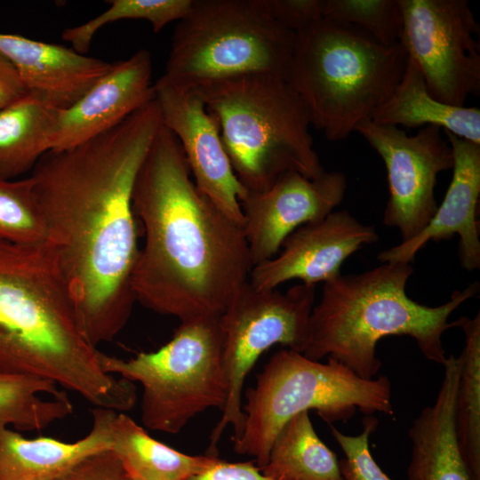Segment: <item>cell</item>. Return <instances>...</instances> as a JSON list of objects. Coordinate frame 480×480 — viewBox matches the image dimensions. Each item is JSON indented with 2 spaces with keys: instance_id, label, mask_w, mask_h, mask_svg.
Listing matches in <instances>:
<instances>
[{
  "instance_id": "cell-1",
  "label": "cell",
  "mask_w": 480,
  "mask_h": 480,
  "mask_svg": "<svg viewBox=\"0 0 480 480\" xmlns=\"http://www.w3.org/2000/svg\"><path fill=\"white\" fill-rule=\"evenodd\" d=\"M156 98L103 133L50 150L29 176L45 230L83 330L94 345L126 325L138 258L132 193L162 125Z\"/></svg>"
},
{
  "instance_id": "cell-2",
  "label": "cell",
  "mask_w": 480,
  "mask_h": 480,
  "mask_svg": "<svg viewBox=\"0 0 480 480\" xmlns=\"http://www.w3.org/2000/svg\"><path fill=\"white\" fill-rule=\"evenodd\" d=\"M132 206L145 236L132 277L136 301L180 322L219 317L253 264L243 227L197 188L164 124L137 174Z\"/></svg>"
},
{
  "instance_id": "cell-3",
  "label": "cell",
  "mask_w": 480,
  "mask_h": 480,
  "mask_svg": "<svg viewBox=\"0 0 480 480\" xmlns=\"http://www.w3.org/2000/svg\"><path fill=\"white\" fill-rule=\"evenodd\" d=\"M47 241L0 239V372L52 380L95 407L127 412L135 385L107 373Z\"/></svg>"
},
{
  "instance_id": "cell-4",
  "label": "cell",
  "mask_w": 480,
  "mask_h": 480,
  "mask_svg": "<svg viewBox=\"0 0 480 480\" xmlns=\"http://www.w3.org/2000/svg\"><path fill=\"white\" fill-rule=\"evenodd\" d=\"M411 263L384 262L361 274L340 275L325 282L310 319L306 357L332 358L364 379L380 371L377 343L390 335L412 338L431 362L444 365V332L454 323L452 313L479 291L477 282L456 290L445 303L429 307L406 293Z\"/></svg>"
},
{
  "instance_id": "cell-5",
  "label": "cell",
  "mask_w": 480,
  "mask_h": 480,
  "mask_svg": "<svg viewBox=\"0 0 480 480\" xmlns=\"http://www.w3.org/2000/svg\"><path fill=\"white\" fill-rule=\"evenodd\" d=\"M406 62L400 43L386 46L358 28L323 18L295 33L285 80L311 126L337 141L387 100Z\"/></svg>"
},
{
  "instance_id": "cell-6",
  "label": "cell",
  "mask_w": 480,
  "mask_h": 480,
  "mask_svg": "<svg viewBox=\"0 0 480 480\" xmlns=\"http://www.w3.org/2000/svg\"><path fill=\"white\" fill-rule=\"evenodd\" d=\"M190 89L215 118L247 192L263 191L288 172L309 179L325 172L314 148L308 113L284 77L252 74Z\"/></svg>"
},
{
  "instance_id": "cell-7",
  "label": "cell",
  "mask_w": 480,
  "mask_h": 480,
  "mask_svg": "<svg viewBox=\"0 0 480 480\" xmlns=\"http://www.w3.org/2000/svg\"><path fill=\"white\" fill-rule=\"evenodd\" d=\"M242 433L232 438L234 451L255 458L261 469L271 444L294 415L315 410L326 422L346 420L358 410L394 415L389 379H364L341 363L311 360L284 348L275 353L245 392Z\"/></svg>"
},
{
  "instance_id": "cell-8",
  "label": "cell",
  "mask_w": 480,
  "mask_h": 480,
  "mask_svg": "<svg viewBox=\"0 0 480 480\" xmlns=\"http://www.w3.org/2000/svg\"><path fill=\"white\" fill-rule=\"evenodd\" d=\"M295 33L276 22L263 0H194L178 21L156 85L190 89L269 74L285 79Z\"/></svg>"
},
{
  "instance_id": "cell-9",
  "label": "cell",
  "mask_w": 480,
  "mask_h": 480,
  "mask_svg": "<svg viewBox=\"0 0 480 480\" xmlns=\"http://www.w3.org/2000/svg\"><path fill=\"white\" fill-rule=\"evenodd\" d=\"M219 317L181 321L165 345L130 359L100 352L107 373L141 384V421L147 428L175 435L205 410L222 411L226 380Z\"/></svg>"
},
{
  "instance_id": "cell-10",
  "label": "cell",
  "mask_w": 480,
  "mask_h": 480,
  "mask_svg": "<svg viewBox=\"0 0 480 480\" xmlns=\"http://www.w3.org/2000/svg\"><path fill=\"white\" fill-rule=\"evenodd\" d=\"M315 288L300 283L282 292L277 289L257 290L248 283L220 316L226 402L220 420L212 431L206 454L217 456V446L228 426L234 429L231 439L242 433L243 388L259 357L276 344L304 352Z\"/></svg>"
},
{
  "instance_id": "cell-11",
  "label": "cell",
  "mask_w": 480,
  "mask_h": 480,
  "mask_svg": "<svg viewBox=\"0 0 480 480\" xmlns=\"http://www.w3.org/2000/svg\"><path fill=\"white\" fill-rule=\"evenodd\" d=\"M399 43L437 100L463 107L480 93L477 22L467 0H397Z\"/></svg>"
},
{
  "instance_id": "cell-12",
  "label": "cell",
  "mask_w": 480,
  "mask_h": 480,
  "mask_svg": "<svg viewBox=\"0 0 480 480\" xmlns=\"http://www.w3.org/2000/svg\"><path fill=\"white\" fill-rule=\"evenodd\" d=\"M358 132L385 164L389 197L383 223L396 228L408 241L420 234L437 209L435 188L439 172L452 169L453 154L443 130L424 126L414 135L399 127L370 119L358 124Z\"/></svg>"
},
{
  "instance_id": "cell-13",
  "label": "cell",
  "mask_w": 480,
  "mask_h": 480,
  "mask_svg": "<svg viewBox=\"0 0 480 480\" xmlns=\"http://www.w3.org/2000/svg\"><path fill=\"white\" fill-rule=\"evenodd\" d=\"M347 180L340 172L309 179L288 172L241 201L243 230L253 266L273 258L298 228L327 216L342 202Z\"/></svg>"
},
{
  "instance_id": "cell-14",
  "label": "cell",
  "mask_w": 480,
  "mask_h": 480,
  "mask_svg": "<svg viewBox=\"0 0 480 480\" xmlns=\"http://www.w3.org/2000/svg\"><path fill=\"white\" fill-rule=\"evenodd\" d=\"M163 124L178 139L197 188L243 227L241 201L247 190L236 178L215 118L195 89L154 84Z\"/></svg>"
},
{
  "instance_id": "cell-15",
  "label": "cell",
  "mask_w": 480,
  "mask_h": 480,
  "mask_svg": "<svg viewBox=\"0 0 480 480\" xmlns=\"http://www.w3.org/2000/svg\"><path fill=\"white\" fill-rule=\"evenodd\" d=\"M373 227L348 211H333L291 233L273 258L252 267L249 284L272 290L290 280L316 285L340 275L343 262L365 244L378 241Z\"/></svg>"
},
{
  "instance_id": "cell-16",
  "label": "cell",
  "mask_w": 480,
  "mask_h": 480,
  "mask_svg": "<svg viewBox=\"0 0 480 480\" xmlns=\"http://www.w3.org/2000/svg\"><path fill=\"white\" fill-rule=\"evenodd\" d=\"M151 76V55L145 49L113 62L110 70L84 96L60 110L50 150H62L85 142L153 100L156 94Z\"/></svg>"
},
{
  "instance_id": "cell-17",
  "label": "cell",
  "mask_w": 480,
  "mask_h": 480,
  "mask_svg": "<svg viewBox=\"0 0 480 480\" xmlns=\"http://www.w3.org/2000/svg\"><path fill=\"white\" fill-rule=\"evenodd\" d=\"M443 132L453 154L452 178L444 200L420 234L379 253L382 263H410L429 241L450 240L457 234L461 267L468 271L480 268V145Z\"/></svg>"
},
{
  "instance_id": "cell-18",
  "label": "cell",
  "mask_w": 480,
  "mask_h": 480,
  "mask_svg": "<svg viewBox=\"0 0 480 480\" xmlns=\"http://www.w3.org/2000/svg\"><path fill=\"white\" fill-rule=\"evenodd\" d=\"M0 53L16 68L28 93L60 110L74 105L113 65L64 45L1 32Z\"/></svg>"
},
{
  "instance_id": "cell-19",
  "label": "cell",
  "mask_w": 480,
  "mask_h": 480,
  "mask_svg": "<svg viewBox=\"0 0 480 480\" xmlns=\"http://www.w3.org/2000/svg\"><path fill=\"white\" fill-rule=\"evenodd\" d=\"M433 404L425 407L408 430L411 460L408 480H474L460 451L455 426V401L460 357L450 355Z\"/></svg>"
},
{
  "instance_id": "cell-20",
  "label": "cell",
  "mask_w": 480,
  "mask_h": 480,
  "mask_svg": "<svg viewBox=\"0 0 480 480\" xmlns=\"http://www.w3.org/2000/svg\"><path fill=\"white\" fill-rule=\"evenodd\" d=\"M116 411L92 410L91 430L75 442L52 437H24L0 429V480H57L85 458L111 450V423Z\"/></svg>"
},
{
  "instance_id": "cell-21",
  "label": "cell",
  "mask_w": 480,
  "mask_h": 480,
  "mask_svg": "<svg viewBox=\"0 0 480 480\" xmlns=\"http://www.w3.org/2000/svg\"><path fill=\"white\" fill-rule=\"evenodd\" d=\"M370 120L396 127L435 125L480 145V109L448 105L432 97L421 72L408 58L400 81Z\"/></svg>"
},
{
  "instance_id": "cell-22",
  "label": "cell",
  "mask_w": 480,
  "mask_h": 480,
  "mask_svg": "<svg viewBox=\"0 0 480 480\" xmlns=\"http://www.w3.org/2000/svg\"><path fill=\"white\" fill-rule=\"evenodd\" d=\"M60 112L30 93L0 110V179L33 170L50 150Z\"/></svg>"
},
{
  "instance_id": "cell-23",
  "label": "cell",
  "mask_w": 480,
  "mask_h": 480,
  "mask_svg": "<svg viewBox=\"0 0 480 480\" xmlns=\"http://www.w3.org/2000/svg\"><path fill=\"white\" fill-rule=\"evenodd\" d=\"M111 451L132 476L156 480H187L218 459L180 452L153 438L130 416L119 412L111 423Z\"/></svg>"
},
{
  "instance_id": "cell-24",
  "label": "cell",
  "mask_w": 480,
  "mask_h": 480,
  "mask_svg": "<svg viewBox=\"0 0 480 480\" xmlns=\"http://www.w3.org/2000/svg\"><path fill=\"white\" fill-rule=\"evenodd\" d=\"M260 470L273 480H345L340 461L317 436L308 412L284 425Z\"/></svg>"
},
{
  "instance_id": "cell-25",
  "label": "cell",
  "mask_w": 480,
  "mask_h": 480,
  "mask_svg": "<svg viewBox=\"0 0 480 480\" xmlns=\"http://www.w3.org/2000/svg\"><path fill=\"white\" fill-rule=\"evenodd\" d=\"M72 412L67 392L52 380L0 372V429L42 430Z\"/></svg>"
},
{
  "instance_id": "cell-26",
  "label": "cell",
  "mask_w": 480,
  "mask_h": 480,
  "mask_svg": "<svg viewBox=\"0 0 480 480\" xmlns=\"http://www.w3.org/2000/svg\"><path fill=\"white\" fill-rule=\"evenodd\" d=\"M453 323L465 334L455 401L456 434L474 480H480V313Z\"/></svg>"
},
{
  "instance_id": "cell-27",
  "label": "cell",
  "mask_w": 480,
  "mask_h": 480,
  "mask_svg": "<svg viewBox=\"0 0 480 480\" xmlns=\"http://www.w3.org/2000/svg\"><path fill=\"white\" fill-rule=\"evenodd\" d=\"M109 7L92 20L62 32V38L76 52L87 54L97 32L108 24L123 20H143L157 33L172 21L183 19L193 0H110Z\"/></svg>"
},
{
  "instance_id": "cell-28",
  "label": "cell",
  "mask_w": 480,
  "mask_h": 480,
  "mask_svg": "<svg viewBox=\"0 0 480 480\" xmlns=\"http://www.w3.org/2000/svg\"><path fill=\"white\" fill-rule=\"evenodd\" d=\"M324 18L358 28L386 46L399 43L402 13L397 0H324Z\"/></svg>"
},
{
  "instance_id": "cell-29",
  "label": "cell",
  "mask_w": 480,
  "mask_h": 480,
  "mask_svg": "<svg viewBox=\"0 0 480 480\" xmlns=\"http://www.w3.org/2000/svg\"><path fill=\"white\" fill-rule=\"evenodd\" d=\"M0 239L19 244L46 241L30 177L0 179Z\"/></svg>"
},
{
  "instance_id": "cell-30",
  "label": "cell",
  "mask_w": 480,
  "mask_h": 480,
  "mask_svg": "<svg viewBox=\"0 0 480 480\" xmlns=\"http://www.w3.org/2000/svg\"><path fill=\"white\" fill-rule=\"evenodd\" d=\"M377 425L375 418H365L364 428L356 436L345 435L331 425L332 435L345 455L340 461L345 480H391L377 464L370 450V437Z\"/></svg>"
},
{
  "instance_id": "cell-31",
  "label": "cell",
  "mask_w": 480,
  "mask_h": 480,
  "mask_svg": "<svg viewBox=\"0 0 480 480\" xmlns=\"http://www.w3.org/2000/svg\"><path fill=\"white\" fill-rule=\"evenodd\" d=\"M271 17L296 33L324 18V0H263Z\"/></svg>"
},
{
  "instance_id": "cell-32",
  "label": "cell",
  "mask_w": 480,
  "mask_h": 480,
  "mask_svg": "<svg viewBox=\"0 0 480 480\" xmlns=\"http://www.w3.org/2000/svg\"><path fill=\"white\" fill-rule=\"evenodd\" d=\"M57 480H134L120 459L111 451L94 453Z\"/></svg>"
},
{
  "instance_id": "cell-33",
  "label": "cell",
  "mask_w": 480,
  "mask_h": 480,
  "mask_svg": "<svg viewBox=\"0 0 480 480\" xmlns=\"http://www.w3.org/2000/svg\"><path fill=\"white\" fill-rule=\"evenodd\" d=\"M187 480H273L253 462H228L219 458Z\"/></svg>"
},
{
  "instance_id": "cell-34",
  "label": "cell",
  "mask_w": 480,
  "mask_h": 480,
  "mask_svg": "<svg viewBox=\"0 0 480 480\" xmlns=\"http://www.w3.org/2000/svg\"><path fill=\"white\" fill-rule=\"evenodd\" d=\"M28 93L13 65L0 53V110Z\"/></svg>"
},
{
  "instance_id": "cell-35",
  "label": "cell",
  "mask_w": 480,
  "mask_h": 480,
  "mask_svg": "<svg viewBox=\"0 0 480 480\" xmlns=\"http://www.w3.org/2000/svg\"><path fill=\"white\" fill-rule=\"evenodd\" d=\"M132 476L133 477L134 480H156V479H150V478H145V477H140V476Z\"/></svg>"
}]
</instances>
